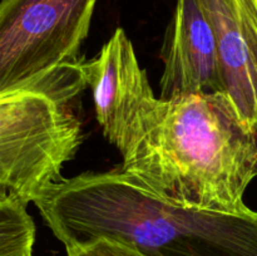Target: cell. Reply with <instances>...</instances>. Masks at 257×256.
Here are the masks:
<instances>
[{"mask_svg":"<svg viewBox=\"0 0 257 256\" xmlns=\"http://www.w3.org/2000/svg\"><path fill=\"white\" fill-rule=\"evenodd\" d=\"M216 35L223 89L257 138V10L255 0H198Z\"/></svg>","mask_w":257,"mask_h":256,"instance_id":"obj_6","label":"cell"},{"mask_svg":"<svg viewBox=\"0 0 257 256\" xmlns=\"http://www.w3.org/2000/svg\"><path fill=\"white\" fill-rule=\"evenodd\" d=\"M35 225L27 206L0 200V256H33Z\"/></svg>","mask_w":257,"mask_h":256,"instance_id":"obj_7","label":"cell"},{"mask_svg":"<svg viewBox=\"0 0 257 256\" xmlns=\"http://www.w3.org/2000/svg\"><path fill=\"white\" fill-rule=\"evenodd\" d=\"M34 205L65 248L109 238L146 256H257L256 211L185 207L120 168L63 178Z\"/></svg>","mask_w":257,"mask_h":256,"instance_id":"obj_2","label":"cell"},{"mask_svg":"<svg viewBox=\"0 0 257 256\" xmlns=\"http://www.w3.org/2000/svg\"><path fill=\"white\" fill-rule=\"evenodd\" d=\"M84 75L123 172L185 207L251 210L243 195L257 177V138L226 93L156 97L122 28L85 60Z\"/></svg>","mask_w":257,"mask_h":256,"instance_id":"obj_1","label":"cell"},{"mask_svg":"<svg viewBox=\"0 0 257 256\" xmlns=\"http://www.w3.org/2000/svg\"><path fill=\"white\" fill-rule=\"evenodd\" d=\"M162 99L225 93L213 28L198 0H177L162 50Z\"/></svg>","mask_w":257,"mask_h":256,"instance_id":"obj_5","label":"cell"},{"mask_svg":"<svg viewBox=\"0 0 257 256\" xmlns=\"http://www.w3.org/2000/svg\"><path fill=\"white\" fill-rule=\"evenodd\" d=\"M255 5H256V10H257V0H255Z\"/></svg>","mask_w":257,"mask_h":256,"instance_id":"obj_9","label":"cell"},{"mask_svg":"<svg viewBox=\"0 0 257 256\" xmlns=\"http://www.w3.org/2000/svg\"><path fill=\"white\" fill-rule=\"evenodd\" d=\"M80 143L67 104L33 92L0 97V200L34 203L63 180Z\"/></svg>","mask_w":257,"mask_h":256,"instance_id":"obj_4","label":"cell"},{"mask_svg":"<svg viewBox=\"0 0 257 256\" xmlns=\"http://www.w3.org/2000/svg\"><path fill=\"white\" fill-rule=\"evenodd\" d=\"M98 0H0V97L68 104L87 87L79 53Z\"/></svg>","mask_w":257,"mask_h":256,"instance_id":"obj_3","label":"cell"},{"mask_svg":"<svg viewBox=\"0 0 257 256\" xmlns=\"http://www.w3.org/2000/svg\"><path fill=\"white\" fill-rule=\"evenodd\" d=\"M67 256H146L131 246L109 238H97L89 242L65 248Z\"/></svg>","mask_w":257,"mask_h":256,"instance_id":"obj_8","label":"cell"}]
</instances>
